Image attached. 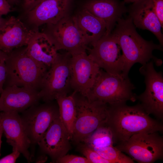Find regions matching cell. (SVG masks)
I'll use <instances>...</instances> for the list:
<instances>
[{
  "mask_svg": "<svg viewBox=\"0 0 163 163\" xmlns=\"http://www.w3.org/2000/svg\"><path fill=\"white\" fill-rule=\"evenodd\" d=\"M108 105L106 125L112 132L114 143L123 142L138 133L163 130L162 123L151 117L140 103L133 106L126 103Z\"/></svg>",
  "mask_w": 163,
  "mask_h": 163,
  "instance_id": "1",
  "label": "cell"
},
{
  "mask_svg": "<svg viewBox=\"0 0 163 163\" xmlns=\"http://www.w3.org/2000/svg\"><path fill=\"white\" fill-rule=\"evenodd\" d=\"M113 29L112 33L117 36L122 52L123 75L128 76L129 70L136 63L143 65L152 60L156 66L162 65V60L154 56L152 52L155 50L162 51L163 47L142 38L129 16L120 18Z\"/></svg>",
  "mask_w": 163,
  "mask_h": 163,
  "instance_id": "2",
  "label": "cell"
},
{
  "mask_svg": "<svg viewBox=\"0 0 163 163\" xmlns=\"http://www.w3.org/2000/svg\"><path fill=\"white\" fill-rule=\"evenodd\" d=\"M6 63L5 88L16 85L40 91L49 68L29 56L26 48L8 53Z\"/></svg>",
  "mask_w": 163,
  "mask_h": 163,
  "instance_id": "3",
  "label": "cell"
},
{
  "mask_svg": "<svg viewBox=\"0 0 163 163\" xmlns=\"http://www.w3.org/2000/svg\"><path fill=\"white\" fill-rule=\"evenodd\" d=\"M76 114L71 140L83 143L98 128L106 125L109 116L108 104L89 100L75 91Z\"/></svg>",
  "mask_w": 163,
  "mask_h": 163,
  "instance_id": "4",
  "label": "cell"
},
{
  "mask_svg": "<svg viewBox=\"0 0 163 163\" xmlns=\"http://www.w3.org/2000/svg\"><path fill=\"white\" fill-rule=\"evenodd\" d=\"M128 76L108 73L101 69L93 86L85 96L90 100L100 101L109 105L134 102L137 96Z\"/></svg>",
  "mask_w": 163,
  "mask_h": 163,
  "instance_id": "5",
  "label": "cell"
},
{
  "mask_svg": "<svg viewBox=\"0 0 163 163\" xmlns=\"http://www.w3.org/2000/svg\"><path fill=\"white\" fill-rule=\"evenodd\" d=\"M72 55L67 52L59 53L48 69L39 92L40 99L45 102L53 101L58 96H66L71 85Z\"/></svg>",
  "mask_w": 163,
  "mask_h": 163,
  "instance_id": "6",
  "label": "cell"
},
{
  "mask_svg": "<svg viewBox=\"0 0 163 163\" xmlns=\"http://www.w3.org/2000/svg\"><path fill=\"white\" fill-rule=\"evenodd\" d=\"M115 147L139 163H152L163 158V138L158 132L135 134Z\"/></svg>",
  "mask_w": 163,
  "mask_h": 163,
  "instance_id": "7",
  "label": "cell"
},
{
  "mask_svg": "<svg viewBox=\"0 0 163 163\" xmlns=\"http://www.w3.org/2000/svg\"><path fill=\"white\" fill-rule=\"evenodd\" d=\"M46 25L43 33L57 51L66 50L73 55L88 49L73 17L67 14L56 23Z\"/></svg>",
  "mask_w": 163,
  "mask_h": 163,
  "instance_id": "8",
  "label": "cell"
},
{
  "mask_svg": "<svg viewBox=\"0 0 163 163\" xmlns=\"http://www.w3.org/2000/svg\"><path fill=\"white\" fill-rule=\"evenodd\" d=\"M152 60L142 65L139 69L144 76L145 89L137 100L145 112L159 120L163 119V77L162 73L157 72Z\"/></svg>",
  "mask_w": 163,
  "mask_h": 163,
  "instance_id": "9",
  "label": "cell"
},
{
  "mask_svg": "<svg viewBox=\"0 0 163 163\" xmlns=\"http://www.w3.org/2000/svg\"><path fill=\"white\" fill-rule=\"evenodd\" d=\"M88 50V55L101 69L111 74H122V52L117 36L112 33L103 36Z\"/></svg>",
  "mask_w": 163,
  "mask_h": 163,
  "instance_id": "10",
  "label": "cell"
},
{
  "mask_svg": "<svg viewBox=\"0 0 163 163\" xmlns=\"http://www.w3.org/2000/svg\"><path fill=\"white\" fill-rule=\"evenodd\" d=\"M53 101L34 105L24 111L21 116L31 144H38L52 122L59 115L58 104Z\"/></svg>",
  "mask_w": 163,
  "mask_h": 163,
  "instance_id": "11",
  "label": "cell"
},
{
  "mask_svg": "<svg viewBox=\"0 0 163 163\" xmlns=\"http://www.w3.org/2000/svg\"><path fill=\"white\" fill-rule=\"evenodd\" d=\"M71 85L74 91L86 96L101 68L86 52L72 55Z\"/></svg>",
  "mask_w": 163,
  "mask_h": 163,
  "instance_id": "12",
  "label": "cell"
},
{
  "mask_svg": "<svg viewBox=\"0 0 163 163\" xmlns=\"http://www.w3.org/2000/svg\"><path fill=\"white\" fill-rule=\"evenodd\" d=\"M0 123L6 138V142L18 150L28 162L32 161V156L29 149L31 144L17 112H0Z\"/></svg>",
  "mask_w": 163,
  "mask_h": 163,
  "instance_id": "13",
  "label": "cell"
},
{
  "mask_svg": "<svg viewBox=\"0 0 163 163\" xmlns=\"http://www.w3.org/2000/svg\"><path fill=\"white\" fill-rule=\"evenodd\" d=\"M69 138L59 115L52 122L38 143L42 151L56 161L71 148Z\"/></svg>",
  "mask_w": 163,
  "mask_h": 163,
  "instance_id": "14",
  "label": "cell"
},
{
  "mask_svg": "<svg viewBox=\"0 0 163 163\" xmlns=\"http://www.w3.org/2000/svg\"><path fill=\"white\" fill-rule=\"evenodd\" d=\"M39 91L16 85L4 88L0 96V110L4 112H23L38 104Z\"/></svg>",
  "mask_w": 163,
  "mask_h": 163,
  "instance_id": "15",
  "label": "cell"
},
{
  "mask_svg": "<svg viewBox=\"0 0 163 163\" xmlns=\"http://www.w3.org/2000/svg\"><path fill=\"white\" fill-rule=\"evenodd\" d=\"M127 8V12L136 27L152 33L162 47L163 35L160 23L154 9L153 0H138Z\"/></svg>",
  "mask_w": 163,
  "mask_h": 163,
  "instance_id": "16",
  "label": "cell"
},
{
  "mask_svg": "<svg viewBox=\"0 0 163 163\" xmlns=\"http://www.w3.org/2000/svg\"><path fill=\"white\" fill-rule=\"evenodd\" d=\"M34 31L28 29L19 19L10 17L0 27V50L8 54L26 46Z\"/></svg>",
  "mask_w": 163,
  "mask_h": 163,
  "instance_id": "17",
  "label": "cell"
},
{
  "mask_svg": "<svg viewBox=\"0 0 163 163\" xmlns=\"http://www.w3.org/2000/svg\"><path fill=\"white\" fill-rule=\"evenodd\" d=\"M125 4L120 0H89L83 8L104 21L108 34L111 32L118 20L127 12Z\"/></svg>",
  "mask_w": 163,
  "mask_h": 163,
  "instance_id": "18",
  "label": "cell"
},
{
  "mask_svg": "<svg viewBox=\"0 0 163 163\" xmlns=\"http://www.w3.org/2000/svg\"><path fill=\"white\" fill-rule=\"evenodd\" d=\"M69 0H45L27 12L28 21L39 26L56 23L67 15Z\"/></svg>",
  "mask_w": 163,
  "mask_h": 163,
  "instance_id": "19",
  "label": "cell"
},
{
  "mask_svg": "<svg viewBox=\"0 0 163 163\" xmlns=\"http://www.w3.org/2000/svg\"><path fill=\"white\" fill-rule=\"evenodd\" d=\"M27 55L49 69L59 53L47 36L44 33L35 31L26 47Z\"/></svg>",
  "mask_w": 163,
  "mask_h": 163,
  "instance_id": "20",
  "label": "cell"
},
{
  "mask_svg": "<svg viewBox=\"0 0 163 163\" xmlns=\"http://www.w3.org/2000/svg\"><path fill=\"white\" fill-rule=\"evenodd\" d=\"M73 19L87 45L92 46L107 34L105 23L83 8L73 17Z\"/></svg>",
  "mask_w": 163,
  "mask_h": 163,
  "instance_id": "21",
  "label": "cell"
},
{
  "mask_svg": "<svg viewBox=\"0 0 163 163\" xmlns=\"http://www.w3.org/2000/svg\"><path fill=\"white\" fill-rule=\"evenodd\" d=\"M55 100L58 106L59 118L71 140L76 114L74 92L68 96H58Z\"/></svg>",
  "mask_w": 163,
  "mask_h": 163,
  "instance_id": "22",
  "label": "cell"
},
{
  "mask_svg": "<svg viewBox=\"0 0 163 163\" xmlns=\"http://www.w3.org/2000/svg\"><path fill=\"white\" fill-rule=\"evenodd\" d=\"M91 148H100L113 145L112 132L106 125L97 129L84 143Z\"/></svg>",
  "mask_w": 163,
  "mask_h": 163,
  "instance_id": "23",
  "label": "cell"
},
{
  "mask_svg": "<svg viewBox=\"0 0 163 163\" xmlns=\"http://www.w3.org/2000/svg\"><path fill=\"white\" fill-rule=\"evenodd\" d=\"M92 148L110 163H134L131 158L124 154L113 145Z\"/></svg>",
  "mask_w": 163,
  "mask_h": 163,
  "instance_id": "24",
  "label": "cell"
},
{
  "mask_svg": "<svg viewBox=\"0 0 163 163\" xmlns=\"http://www.w3.org/2000/svg\"><path fill=\"white\" fill-rule=\"evenodd\" d=\"M80 150L90 163H110L101 156L93 148L84 143H82Z\"/></svg>",
  "mask_w": 163,
  "mask_h": 163,
  "instance_id": "25",
  "label": "cell"
},
{
  "mask_svg": "<svg viewBox=\"0 0 163 163\" xmlns=\"http://www.w3.org/2000/svg\"><path fill=\"white\" fill-rule=\"evenodd\" d=\"M8 54L0 50V94L4 90L7 75L6 60Z\"/></svg>",
  "mask_w": 163,
  "mask_h": 163,
  "instance_id": "26",
  "label": "cell"
},
{
  "mask_svg": "<svg viewBox=\"0 0 163 163\" xmlns=\"http://www.w3.org/2000/svg\"><path fill=\"white\" fill-rule=\"evenodd\" d=\"M55 162L58 163H90L85 157L67 154L56 159Z\"/></svg>",
  "mask_w": 163,
  "mask_h": 163,
  "instance_id": "27",
  "label": "cell"
},
{
  "mask_svg": "<svg viewBox=\"0 0 163 163\" xmlns=\"http://www.w3.org/2000/svg\"><path fill=\"white\" fill-rule=\"evenodd\" d=\"M155 14L163 27V0H153Z\"/></svg>",
  "mask_w": 163,
  "mask_h": 163,
  "instance_id": "28",
  "label": "cell"
},
{
  "mask_svg": "<svg viewBox=\"0 0 163 163\" xmlns=\"http://www.w3.org/2000/svg\"><path fill=\"white\" fill-rule=\"evenodd\" d=\"M20 153L17 149H13L11 153L0 159V163H14Z\"/></svg>",
  "mask_w": 163,
  "mask_h": 163,
  "instance_id": "29",
  "label": "cell"
},
{
  "mask_svg": "<svg viewBox=\"0 0 163 163\" xmlns=\"http://www.w3.org/2000/svg\"><path fill=\"white\" fill-rule=\"evenodd\" d=\"M45 0H24L23 7L26 12L34 9Z\"/></svg>",
  "mask_w": 163,
  "mask_h": 163,
  "instance_id": "30",
  "label": "cell"
},
{
  "mask_svg": "<svg viewBox=\"0 0 163 163\" xmlns=\"http://www.w3.org/2000/svg\"><path fill=\"white\" fill-rule=\"evenodd\" d=\"M11 6L7 0H0V16L7 14L11 11Z\"/></svg>",
  "mask_w": 163,
  "mask_h": 163,
  "instance_id": "31",
  "label": "cell"
},
{
  "mask_svg": "<svg viewBox=\"0 0 163 163\" xmlns=\"http://www.w3.org/2000/svg\"><path fill=\"white\" fill-rule=\"evenodd\" d=\"M47 157L45 155L42 156L41 157H39V159L37 160V162L42 163L45 162L47 160Z\"/></svg>",
  "mask_w": 163,
  "mask_h": 163,
  "instance_id": "32",
  "label": "cell"
},
{
  "mask_svg": "<svg viewBox=\"0 0 163 163\" xmlns=\"http://www.w3.org/2000/svg\"><path fill=\"white\" fill-rule=\"evenodd\" d=\"M3 133V131L2 129V126L1 125V123H0V150L1 147V145L2 143V134Z\"/></svg>",
  "mask_w": 163,
  "mask_h": 163,
  "instance_id": "33",
  "label": "cell"
},
{
  "mask_svg": "<svg viewBox=\"0 0 163 163\" xmlns=\"http://www.w3.org/2000/svg\"><path fill=\"white\" fill-rule=\"evenodd\" d=\"M7 20V19H4L0 16V27L5 23Z\"/></svg>",
  "mask_w": 163,
  "mask_h": 163,
  "instance_id": "34",
  "label": "cell"
},
{
  "mask_svg": "<svg viewBox=\"0 0 163 163\" xmlns=\"http://www.w3.org/2000/svg\"><path fill=\"white\" fill-rule=\"evenodd\" d=\"M138 0H123V2L126 3H133Z\"/></svg>",
  "mask_w": 163,
  "mask_h": 163,
  "instance_id": "35",
  "label": "cell"
},
{
  "mask_svg": "<svg viewBox=\"0 0 163 163\" xmlns=\"http://www.w3.org/2000/svg\"><path fill=\"white\" fill-rule=\"evenodd\" d=\"M17 0H7V1L10 4L11 3H13L15 2Z\"/></svg>",
  "mask_w": 163,
  "mask_h": 163,
  "instance_id": "36",
  "label": "cell"
},
{
  "mask_svg": "<svg viewBox=\"0 0 163 163\" xmlns=\"http://www.w3.org/2000/svg\"></svg>",
  "mask_w": 163,
  "mask_h": 163,
  "instance_id": "37",
  "label": "cell"
}]
</instances>
